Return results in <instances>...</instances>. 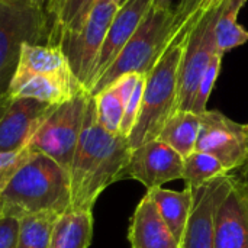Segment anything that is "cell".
Instances as JSON below:
<instances>
[{
  "mask_svg": "<svg viewBox=\"0 0 248 248\" xmlns=\"http://www.w3.org/2000/svg\"><path fill=\"white\" fill-rule=\"evenodd\" d=\"M132 148L121 134L102 128L96 115L94 97L90 96L80 138L74 151L70 174V211H93L102 192L124 176Z\"/></svg>",
  "mask_w": 248,
  "mask_h": 248,
  "instance_id": "6da1fadb",
  "label": "cell"
},
{
  "mask_svg": "<svg viewBox=\"0 0 248 248\" xmlns=\"http://www.w3.org/2000/svg\"><path fill=\"white\" fill-rule=\"evenodd\" d=\"M70 174L51 157L32 153L0 195V214L60 217L70 211Z\"/></svg>",
  "mask_w": 248,
  "mask_h": 248,
  "instance_id": "7a4b0ae2",
  "label": "cell"
},
{
  "mask_svg": "<svg viewBox=\"0 0 248 248\" xmlns=\"http://www.w3.org/2000/svg\"><path fill=\"white\" fill-rule=\"evenodd\" d=\"M185 31H179L155 65L145 74V87L138 121L128 135L129 147L157 140L169 118L176 112L179 68L185 51Z\"/></svg>",
  "mask_w": 248,
  "mask_h": 248,
  "instance_id": "3957f363",
  "label": "cell"
},
{
  "mask_svg": "<svg viewBox=\"0 0 248 248\" xmlns=\"http://www.w3.org/2000/svg\"><path fill=\"white\" fill-rule=\"evenodd\" d=\"M174 10L151 7L116 60L90 90L96 96L125 74H148L176 36Z\"/></svg>",
  "mask_w": 248,
  "mask_h": 248,
  "instance_id": "277c9868",
  "label": "cell"
},
{
  "mask_svg": "<svg viewBox=\"0 0 248 248\" xmlns=\"http://www.w3.org/2000/svg\"><path fill=\"white\" fill-rule=\"evenodd\" d=\"M26 42L52 45L46 9L32 0H0V93H7Z\"/></svg>",
  "mask_w": 248,
  "mask_h": 248,
  "instance_id": "5b68a950",
  "label": "cell"
},
{
  "mask_svg": "<svg viewBox=\"0 0 248 248\" xmlns=\"http://www.w3.org/2000/svg\"><path fill=\"white\" fill-rule=\"evenodd\" d=\"M224 4V3H222ZM222 4L206 13L193 15L180 31H185V51L179 68L176 110H190L199 83L211 60L218 52L215 25Z\"/></svg>",
  "mask_w": 248,
  "mask_h": 248,
  "instance_id": "8992f818",
  "label": "cell"
},
{
  "mask_svg": "<svg viewBox=\"0 0 248 248\" xmlns=\"http://www.w3.org/2000/svg\"><path fill=\"white\" fill-rule=\"evenodd\" d=\"M89 97L87 92H81L55 106L29 141L28 148L32 153L51 157L68 171L80 138Z\"/></svg>",
  "mask_w": 248,
  "mask_h": 248,
  "instance_id": "52a82bcc",
  "label": "cell"
},
{
  "mask_svg": "<svg viewBox=\"0 0 248 248\" xmlns=\"http://www.w3.org/2000/svg\"><path fill=\"white\" fill-rule=\"evenodd\" d=\"M118 7L119 4L115 1L97 0L83 29L80 32H64L60 38L58 45L74 77L87 93L92 87L97 57Z\"/></svg>",
  "mask_w": 248,
  "mask_h": 248,
  "instance_id": "ba28073f",
  "label": "cell"
},
{
  "mask_svg": "<svg viewBox=\"0 0 248 248\" xmlns=\"http://www.w3.org/2000/svg\"><path fill=\"white\" fill-rule=\"evenodd\" d=\"M201 116V129L195 151L214 155L227 173L248 161V126L237 124L219 110H206Z\"/></svg>",
  "mask_w": 248,
  "mask_h": 248,
  "instance_id": "9c48e42d",
  "label": "cell"
},
{
  "mask_svg": "<svg viewBox=\"0 0 248 248\" xmlns=\"http://www.w3.org/2000/svg\"><path fill=\"white\" fill-rule=\"evenodd\" d=\"M234 183L230 174L219 176L193 192V205L179 248H214L218 209Z\"/></svg>",
  "mask_w": 248,
  "mask_h": 248,
  "instance_id": "30bf717a",
  "label": "cell"
},
{
  "mask_svg": "<svg viewBox=\"0 0 248 248\" xmlns=\"http://www.w3.org/2000/svg\"><path fill=\"white\" fill-rule=\"evenodd\" d=\"M183 164L185 158L179 153L160 140H153L132 150L122 179L137 180L151 190L182 179Z\"/></svg>",
  "mask_w": 248,
  "mask_h": 248,
  "instance_id": "8fae6325",
  "label": "cell"
},
{
  "mask_svg": "<svg viewBox=\"0 0 248 248\" xmlns=\"http://www.w3.org/2000/svg\"><path fill=\"white\" fill-rule=\"evenodd\" d=\"M55 106L35 99H12L0 118V151H19L29 141Z\"/></svg>",
  "mask_w": 248,
  "mask_h": 248,
  "instance_id": "7c38bea8",
  "label": "cell"
},
{
  "mask_svg": "<svg viewBox=\"0 0 248 248\" xmlns=\"http://www.w3.org/2000/svg\"><path fill=\"white\" fill-rule=\"evenodd\" d=\"M153 1L154 0H125L119 4L108 29L100 54L97 57L90 90L102 77V74L109 68V65L116 60L122 48L131 39V36L135 33L140 23L142 22L148 10L153 7Z\"/></svg>",
  "mask_w": 248,
  "mask_h": 248,
  "instance_id": "4fadbf2b",
  "label": "cell"
},
{
  "mask_svg": "<svg viewBox=\"0 0 248 248\" xmlns=\"http://www.w3.org/2000/svg\"><path fill=\"white\" fill-rule=\"evenodd\" d=\"M214 248H248V182L234 177L218 209Z\"/></svg>",
  "mask_w": 248,
  "mask_h": 248,
  "instance_id": "5bb4252c",
  "label": "cell"
},
{
  "mask_svg": "<svg viewBox=\"0 0 248 248\" xmlns=\"http://www.w3.org/2000/svg\"><path fill=\"white\" fill-rule=\"evenodd\" d=\"M81 92L86 90L76 77L31 73H15L7 89L10 99H35L52 106H58Z\"/></svg>",
  "mask_w": 248,
  "mask_h": 248,
  "instance_id": "9a60e30c",
  "label": "cell"
},
{
  "mask_svg": "<svg viewBox=\"0 0 248 248\" xmlns=\"http://www.w3.org/2000/svg\"><path fill=\"white\" fill-rule=\"evenodd\" d=\"M128 240L131 248H179L180 243L173 235L164 219L161 218L151 195L147 192L135 208Z\"/></svg>",
  "mask_w": 248,
  "mask_h": 248,
  "instance_id": "2e32d148",
  "label": "cell"
},
{
  "mask_svg": "<svg viewBox=\"0 0 248 248\" xmlns=\"http://www.w3.org/2000/svg\"><path fill=\"white\" fill-rule=\"evenodd\" d=\"M16 73L74 77L60 45H38L31 42L22 45Z\"/></svg>",
  "mask_w": 248,
  "mask_h": 248,
  "instance_id": "e0dca14e",
  "label": "cell"
},
{
  "mask_svg": "<svg viewBox=\"0 0 248 248\" xmlns=\"http://www.w3.org/2000/svg\"><path fill=\"white\" fill-rule=\"evenodd\" d=\"M93 240V211H68L51 230L48 248H89Z\"/></svg>",
  "mask_w": 248,
  "mask_h": 248,
  "instance_id": "ac0fdd59",
  "label": "cell"
},
{
  "mask_svg": "<svg viewBox=\"0 0 248 248\" xmlns=\"http://www.w3.org/2000/svg\"><path fill=\"white\" fill-rule=\"evenodd\" d=\"M148 193L151 195L161 218L180 243L193 205V192L189 187L180 192L157 187L148 190Z\"/></svg>",
  "mask_w": 248,
  "mask_h": 248,
  "instance_id": "d6986e66",
  "label": "cell"
},
{
  "mask_svg": "<svg viewBox=\"0 0 248 248\" xmlns=\"http://www.w3.org/2000/svg\"><path fill=\"white\" fill-rule=\"evenodd\" d=\"M201 129V116L192 110H176L163 126L157 140L171 147L183 158L189 157L195 148Z\"/></svg>",
  "mask_w": 248,
  "mask_h": 248,
  "instance_id": "ffe728a7",
  "label": "cell"
},
{
  "mask_svg": "<svg viewBox=\"0 0 248 248\" xmlns=\"http://www.w3.org/2000/svg\"><path fill=\"white\" fill-rule=\"evenodd\" d=\"M96 0H51L46 12L52 22V45H58L64 32H80Z\"/></svg>",
  "mask_w": 248,
  "mask_h": 248,
  "instance_id": "44dd1931",
  "label": "cell"
},
{
  "mask_svg": "<svg viewBox=\"0 0 248 248\" xmlns=\"http://www.w3.org/2000/svg\"><path fill=\"white\" fill-rule=\"evenodd\" d=\"M247 0H225L215 25L217 49L222 55L244 45L248 41V31L237 20L241 7Z\"/></svg>",
  "mask_w": 248,
  "mask_h": 248,
  "instance_id": "7402d4cb",
  "label": "cell"
},
{
  "mask_svg": "<svg viewBox=\"0 0 248 248\" xmlns=\"http://www.w3.org/2000/svg\"><path fill=\"white\" fill-rule=\"evenodd\" d=\"M224 174H228L224 166L208 153L193 151L189 157L185 158L182 179L186 187L192 190Z\"/></svg>",
  "mask_w": 248,
  "mask_h": 248,
  "instance_id": "603a6c76",
  "label": "cell"
},
{
  "mask_svg": "<svg viewBox=\"0 0 248 248\" xmlns=\"http://www.w3.org/2000/svg\"><path fill=\"white\" fill-rule=\"evenodd\" d=\"M93 97L96 103L97 121L102 125V128L110 134H119L126 102L119 93L118 87L112 84Z\"/></svg>",
  "mask_w": 248,
  "mask_h": 248,
  "instance_id": "cb8c5ba5",
  "label": "cell"
},
{
  "mask_svg": "<svg viewBox=\"0 0 248 248\" xmlns=\"http://www.w3.org/2000/svg\"><path fill=\"white\" fill-rule=\"evenodd\" d=\"M58 217L31 215L20 218L16 248H48L51 230Z\"/></svg>",
  "mask_w": 248,
  "mask_h": 248,
  "instance_id": "d4e9b609",
  "label": "cell"
},
{
  "mask_svg": "<svg viewBox=\"0 0 248 248\" xmlns=\"http://www.w3.org/2000/svg\"><path fill=\"white\" fill-rule=\"evenodd\" d=\"M222 57L224 55L221 52H217L202 76V80L199 83V87H198V92H196V96H195V100H193V105L190 109L196 115H202L203 112L208 110L206 105H208L209 96L215 87V83L218 80L221 65H222Z\"/></svg>",
  "mask_w": 248,
  "mask_h": 248,
  "instance_id": "484cf974",
  "label": "cell"
},
{
  "mask_svg": "<svg viewBox=\"0 0 248 248\" xmlns=\"http://www.w3.org/2000/svg\"><path fill=\"white\" fill-rule=\"evenodd\" d=\"M144 87H145V74H141L138 78V83L125 106V112H124V118L121 122V129L119 134L125 138H128V135L131 134V131L134 129L140 112H141V105H142V94H144Z\"/></svg>",
  "mask_w": 248,
  "mask_h": 248,
  "instance_id": "4316f807",
  "label": "cell"
},
{
  "mask_svg": "<svg viewBox=\"0 0 248 248\" xmlns=\"http://www.w3.org/2000/svg\"><path fill=\"white\" fill-rule=\"evenodd\" d=\"M32 155V151L26 147L19 151H0V195L15 176V173L22 167V164Z\"/></svg>",
  "mask_w": 248,
  "mask_h": 248,
  "instance_id": "83f0119b",
  "label": "cell"
},
{
  "mask_svg": "<svg viewBox=\"0 0 248 248\" xmlns=\"http://www.w3.org/2000/svg\"><path fill=\"white\" fill-rule=\"evenodd\" d=\"M19 218L0 214V248H16L19 238Z\"/></svg>",
  "mask_w": 248,
  "mask_h": 248,
  "instance_id": "f1b7e54d",
  "label": "cell"
},
{
  "mask_svg": "<svg viewBox=\"0 0 248 248\" xmlns=\"http://www.w3.org/2000/svg\"><path fill=\"white\" fill-rule=\"evenodd\" d=\"M199 4V0H180L177 7L174 9V17H176V32H179L185 23L193 16Z\"/></svg>",
  "mask_w": 248,
  "mask_h": 248,
  "instance_id": "f546056e",
  "label": "cell"
},
{
  "mask_svg": "<svg viewBox=\"0 0 248 248\" xmlns=\"http://www.w3.org/2000/svg\"><path fill=\"white\" fill-rule=\"evenodd\" d=\"M224 1H225V0H202V1L199 3L198 9H196V12H195L193 15L206 13L208 10H211V9H215V7H218V6H221Z\"/></svg>",
  "mask_w": 248,
  "mask_h": 248,
  "instance_id": "4dcf8cb0",
  "label": "cell"
},
{
  "mask_svg": "<svg viewBox=\"0 0 248 248\" xmlns=\"http://www.w3.org/2000/svg\"><path fill=\"white\" fill-rule=\"evenodd\" d=\"M173 1H174V0H154V1H153V7L161 9V10H170Z\"/></svg>",
  "mask_w": 248,
  "mask_h": 248,
  "instance_id": "1f68e13d",
  "label": "cell"
},
{
  "mask_svg": "<svg viewBox=\"0 0 248 248\" xmlns=\"http://www.w3.org/2000/svg\"><path fill=\"white\" fill-rule=\"evenodd\" d=\"M10 100H12V99H10V96H9L7 93H0V118H1V115L4 113V110L7 109Z\"/></svg>",
  "mask_w": 248,
  "mask_h": 248,
  "instance_id": "d6a6232c",
  "label": "cell"
},
{
  "mask_svg": "<svg viewBox=\"0 0 248 248\" xmlns=\"http://www.w3.org/2000/svg\"><path fill=\"white\" fill-rule=\"evenodd\" d=\"M32 1H35V3H38V4H41V6H44L45 9H48V6H49V3H51V0H32Z\"/></svg>",
  "mask_w": 248,
  "mask_h": 248,
  "instance_id": "836d02e7",
  "label": "cell"
},
{
  "mask_svg": "<svg viewBox=\"0 0 248 248\" xmlns=\"http://www.w3.org/2000/svg\"><path fill=\"white\" fill-rule=\"evenodd\" d=\"M96 1H97V0H96ZM108 1H115V3H118V4L121 3V0H108Z\"/></svg>",
  "mask_w": 248,
  "mask_h": 248,
  "instance_id": "e575fe53",
  "label": "cell"
},
{
  "mask_svg": "<svg viewBox=\"0 0 248 248\" xmlns=\"http://www.w3.org/2000/svg\"><path fill=\"white\" fill-rule=\"evenodd\" d=\"M124 1H125V0H121V3H124ZM121 3H119V4H121Z\"/></svg>",
  "mask_w": 248,
  "mask_h": 248,
  "instance_id": "d590c367",
  "label": "cell"
},
{
  "mask_svg": "<svg viewBox=\"0 0 248 248\" xmlns=\"http://www.w3.org/2000/svg\"><path fill=\"white\" fill-rule=\"evenodd\" d=\"M201 1H202V0H199V3H201ZM198 6H199V4H198Z\"/></svg>",
  "mask_w": 248,
  "mask_h": 248,
  "instance_id": "8d00e7d4",
  "label": "cell"
},
{
  "mask_svg": "<svg viewBox=\"0 0 248 248\" xmlns=\"http://www.w3.org/2000/svg\"><path fill=\"white\" fill-rule=\"evenodd\" d=\"M247 126H248V124H247Z\"/></svg>",
  "mask_w": 248,
  "mask_h": 248,
  "instance_id": "74e56055",
  "label": "cell"
}]
</instances>
